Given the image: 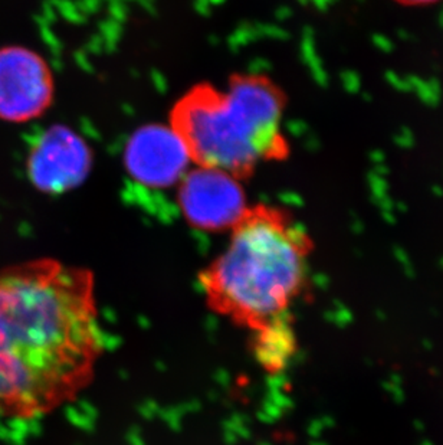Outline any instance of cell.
Instances as JSON below:
<instances>
[{"label": "cell", "mask_w": 443, "mask_h": 445, "mask_svg": "<svg viewBox=\"0 0 443 445\" xmlns=\"http://www.w3.org/2000/svg\"><path fill=\"white\" fill-rule=\"evenodd\" d=\"M242 180L223 170L196 166L177 183V204L196 231L231 232L249 209Z\"/></svg>", "instance_id": "obj_4"}, {"label": "cell", "mask_w": 443, "mask_h": 445, "mask_svg": "<svg viewBox=\"0 0 443 445\" xmlns=\"http://www.w3.org/2000/svg\"><path fill=\"white\" fill-rule=\"evenodd\" d=\"M225 250L199 274L207 309L246 330L288 315L308 285L314 239L281 206H249Z\"/></svg>", "instance_id": "obj_2"}, {"label": "cell", "mask_w": 443, "mask_h": 445, "mask_svg": "<svg viewBox=\"0 0 443 445\" xmlns=\"http://www.w3.org/2000/svg\"><path fill=\"white\" fill-rule=\"evenodd\" d=\"M94 154L73 128L55 124L39 134L26 157V175L45 195H62L88 178Z\"/></svg>", "instance_id": "obj_6"}, {"label": "cell", "mask_w": 443, "mask_h": 445, "mask_svg": "<svg viewBox=\"0 0 443 445\" xmlns=\"http://www.w3.org/2000/svg\"><path fill=\"white\" fill-rule=\"evenodd\" d=\"M49 64L22 45L0 47V120L22 124L44 116L53 101Z\"/></svg>", "instance_id": "obj_5"}, {"label": "cell", "mask_w": 443, "mask_h": 445, "mask_svg": "<svg viewBox=\"0 0 443 445\" xmlns=\"http://www.w3.org/2000/svg\"><path fill=\"white\" fill-rule=\"evenodd\" d=\"M394 2L403 6H427L439 2V0H394Z\"/></svg>", "instance_id": "obj_9"}, {"label": "cell", "mask_w": 443, "mask_h": 445, "mask_svg": "<svg viewBox=\"0 0 443 445\" xmlns=\"http://www.w3.org/2000/svg\"><path fill=\"white\" fill-rule=\"evenodd\" d=\"M190 156L170 124L142 125L128 139L124 152L127 173L149 188H170L188 173Z\"/></svg>", "instance_id": "obj_7"}, {"label": "cell", "mask_w": 443, "mask_h": 445, "mask_svg": "<svg viewBox=\"0 0 443 445\" xmlns=\"http://www.w3.org/2000/svg\"><path fill=\"white\" fill-rule=\"evenodd\" d=\"M287 104V94L268 75L233 74L225 88L202 82L186 91L168 124L196 166L245 180L261 165L290 157L282 132Z\"/></svg>", "instance_id": "obj_3"}, {"label": "cell", "mask_w": 443, "mask_h": 445, "mask_svg": "<svg viewBox=\"0 0 443 445\" xmlns=\"http://www.w3.org/2000/svg\"><path fill=\"white\" fill-rule=\"evenodd\" d=\"M103 352L90 269L53 258L0 268V420H38L73 402Z\"/></svg>", "instance_id": "obj_1"}, {"label": "cell", "mask_w": 443, "mask_h": 445, "mask_svg": "<svg viewBox=\"0 0 443 445\" xmlns=\"http://www.w3.org/2000/svg\"><path fill=\"white\" fill-rule=\"evenodd\" d=\"M249 352L268 375L287 370L298 352V337L291 314L283 315L249 333Z\"/></svg>", "instance_id": "obj_8"}]
</instances>
